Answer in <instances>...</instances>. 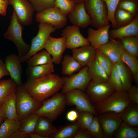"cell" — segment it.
Returning a JSON list of instances; mask_svg holds the SVG:
<instances>
[{
	"label": "cell",
	"mask_w": 138,
	"mask_h": 138,
	"mask_svg": "<svg viewBox=\"0 0 138 138\" xmlns=\"http://www.w3.org/2000/svg\"><path fill=\"white\" fill-rule=\"evenodd\" d=\"M63 84V77L52 73L38 78L27 79L24 86L26 90L34 99L42 102L58 93Z\"/></svg>",
	"instance_id": "6da1fadb"
},
{
	"label": "cell",
	"mask_w": 138,
	"mask_h": 138,
	"mask_svg": "<svg viewBox=\"0 0 138 138\" xmlns=\"http://www.w3.org/2000/svg\"><path fill=\"white\" fill-rule=\"evenodd\" d=\"M66 105L65 94L58 92L43 102L40 107L33 113L45 117L53 122L63 113Z\"/></svg>",
	"instance_id": "7a4b0ae2"
},
{
	"label": "cell",
	"mask_w": 138,
	"mask_h": 138,
	"mask_svg": "<svg viewBox=\"0 0 138 138\" xmlns=\"http://www.w3.org/2000/svg\"><path fill=\"white\" fill-rule=\"evenodd\" d=\"M131 102L126 90L115 91L102 102L95 106L97 115L107 112L119 113Z\"/></svg>",
	"instance_id": "3957f363"
},
{
	"label": "cell",
	"mask_w": 138,
	"mask_h": 138,
	"mask_svg": "<svg viewBox=\"0 0 138 138\" xmlns=\"http://www.w3.org/2000/svg\"><path fill=\"white\" fill-rule=\"evenodd\" d=\"M23 27L19 22L13 11L10 23L6 31L3 34L4 38L12 42L17 49L18 55L22 57L30 50L31 45L26 43L22 37Z\"/></svg>",
	"instance_id": "277c9868"
},
{
	"label": "cell",
	"mask_w": 138,
	"mask_h": 138,
	"mask_svg": "<svg viewBox=\"0 0 138 138\" xmlns=\"http://www.w3.org/2000/svg\"><path fill=\"white\" fill-rule=\"evenodd\" d=\"M15 94L17 110L20 120L33 113L42 105V102L36 100L27 91L24 84L17 86Z\"/></svg>",
	"instance_id": "5b68a950"
},
{
	"label": "cell",
	"mask_w": 138,
	"mask_h": 138,
	"mask_svg": "<svg viewBox=\"0 0 138 138\" xmlns=\"http://www.w3.org/2000/svg\"><path fill=\"white\" fill-rule=\"evenodd\" d=\"M38 27L37 34L31 40L30 50L26 55L20 58L21 63L26 62L29 58L44 48L49 36L56 30L52 25L45 22H39Z\"/></svg>",
	"instance_id": "8992f818"
},
{
	"label": "cell",
	"mask_w": 138,
	"mask_h": 138,
	"mask_svg": "<svg viewBox=\"0 0 138 138\" xmlns=\"http://www.w3.org/2000/svg\"><path fill=\"white\" fill-rule=\"evenodd\" d=\"M84 3L92 26L98 29L109 24L107 19V8L103 0H85Z\"/></svg>",
	"instance_id": "52a82bcc"
},
{
	"label": "cell",
	"mask_w": 138,
	"mask_h": 138,
	"mask_svg": "<svg viewBox=\"0 0 138 138\" xmlns=\"http://www.w3.org/2000/svg\"><path fill=\"white\" fill-rule=\"evenodd\" d=\"M63 78V84L61 93L64 94L74 89L85 90L91 79L87 65L83 67L77 73Z\"/></svg>",
	"instance_id": "ba28073f"
},
{
	"label": "cell",
	"mask_w": 138,
	"mask_h": 138,
	"mask_svg": "<svg viewBox=\"0 0 138 138\" xmlns=\"http://www.w3.org/2000/svg\"><path fill=\"white\" fill-rule=\"evenodd\" d=\"M65 94L67 105H75L78 112H87L97 115L95 106L93 104L87 95L83 91L75 89Z\"/></svg>",
	"instance_id": "9c48e42d"
},
{
	"label": "cell",
	"mask_w": 138,
	"mask_h": 138,
	"mask_svg": "<svg viewBox=\"0 0 138 138\" xmlns=\"http://www.w3.org/2000/svg\"><path fill=\"white\" fill-rule=\"evenodd\" d=\"M85 90L86 94L95 106L102 102L115 91L108 82H98L92 80Z\"/></svg>",
	"instance_id": "30bf717a"
},
{
	"label": "cell",
	"mask_w": 138,
	"mask_h": 138,
	"mask_svg": "<svg viewBox=\"0 0 138 138\" xmlns=\"http://www.w3.org/2000/svg\"><path fill=\"white\" fill-rule=\"evenodd\" d=\"M66 16L54 7L37 13L36 18L37 22L50 24L57 29L62 28L66 25Z\"/></svg>",
	"instance_id": "8fae6325"
},
{
	"label": "cell",
	"mask_w": 138,
	"mask_h": 138,
	"mask_svg": "<svg viewBox=\"0 0 138 138\" xmlns=\"http://www.w3.org/2000/svg\"><path fill=\"white\" fill-rule=\"evenodd\" d=\"M8 3L13 6L18 20L23 26L31 24L34 11L28 0H8Z\"/></svg>",
	"instance_id": "7c38bea8"
},
{
	"label": "cell",
	"mask_w": 138,
	"mask_h": 138,
	"mask_svg": "<svg viewBox=\"0 0 138 138\" xmlns=\"http://www.w3.org/2000/svg\"><path fill=\"white\" fill-rule=\"evenodd\" d=\"M97 116L104 138H111L123 122L119 113L106 112Z\"/></svg>",
	"instance_id": "4fadbf2b"
},
{
	"label": "cell",
	"mask_w": 138,
	"mask_h": 138,
	"mask_svg": "<svg viewBox=\"0 0 138 138\" xmlns=\"http://www.w3.org/2000/svg\"><path fill=\"white\" fill-rule=\"evenodd\" d=\"M67 49H72L90 44L87 38L81 34L80 28L74 25L67 26L62 31Z\"/></svg>",
	"instance_id": "5bb4252c"
},
{
	"label": "cell",
	"mask_w": 138,
	"mask_h": 138,
	"mask_svg": "<svg viewBox=\"0 0 138 138\" xmlns=\"http://www.w3.org/2000/svg\"><path fill=\"white\" fill-rule=\"evenodd\" d=\"M44 48L52 56L53 62L59 64L63 58L62 55L66 48L65 38L62 37L56 38L50 35Z\"/></svg>",
	"instance_id": "9a60e30c"
},
{
	"label": "cell",
	"mask_w": 138,
	"mask_h": 138,
	"mask_svg": "<svg viewBox=\"0 0 138 138\" xmlns=\"http://www.w3.org/2000/svg\"><path fill=\"white\" fill-rule=\"evenodd\" d=\"M67 16L70 22L80 28H86L91 24V18L86 11L84 2L76 4Z\"/></svg>",
	"instance_id": "2e32d148"
},
{
	"label": "cell",
	"mask_w": 138,
	"mask_h": 138,
	"mask_svg": "<svg viewBox=\"0 0 138 138\" xmlns=\"http://www.w3.org/2000/svg\"><path fill=\"white\" fill-rule=\"evenodd\" d=\"M20 57L16 54L12 53L6 57L4 63L12 79L17 86L22 84V68Z\"/></svg>",
	"instance_id": "e0dca14e"
},
{
	"label": "cell",
	"mask_w": 138,
	"mask_h": 138,
	"mask_svg": "<svg viewBox=\"0 0 138 138\" xmlns=\"http://www.w3.org/2000/svg\"><path fill=\"white\" fill-rule=\"evenodd\" d=\"M111 25L109 24L96 30L91 27L88 28L87 38L90 44L96 49L108 41L109 31Z\"/></svg>",
	"instance_id": "ac0fdd59"
},
{
	"label": "cell",
	"mask_w": 138,
	"mask_h": 138,
	"mask_svg": "<svg viewBox=\"0 0 138 138\" xmlns=\"http://www.w3.org/2000/svg\"><path fill=\"white\" fill-rule=\"evenodd\" d=\"M109 39L106 43L97 49L107 56L115 63L120 60L124 49L120 40Z\"/></svg>",
	"instance_id": "d6986e66"
},
{
	"label": "cell",
	"mask_w": 138,
	"mask_h": 138,
	"mask_svg": "<svg viewBox=\"0 0 138 138\" xmlns=\"http://www.w3.org/2000/svg\"><path fill=\"white\" fill-rule=\"evenodd\" d=\"M71 50L72 56L82 67L87 65L95 57L96 49L90 44Z\"/></svg>",
	"instance_id": "ffe728a7"
},
{
	"label": "cell",
	"mask_w": 138,
	"mask_h": 138,
	"mask_svg": "<svg viewBox=\"0 0 138 138\" xmlns=\"http://www.w3.org/2000/svg\"><path fill=\"white\" fill-rule=\"evenodd\" d=\"M15 92L9 96L0 107L2 123L6 119L20 121L17 110Z\"/></svg>",
	"instance_id": "44dd1931"
},
{
	"label": "cell",
	"mask_w": 138,
	"mask_h": 138,
	"mask_svg": "<svg viewBox=\"0 0 138 138\" xmlns=\"http://www.w3.org/2000/svg\"><path fill=\"white\" fill-rule=\"evenodd\" d=\"M109 38L120 39L124 37L138 36V15L130 24L119 28L109 31Z\"/></svg>",
	"instance_id": "7402d4cb"
},
{
	"label": "cell",
	"mask_w": 138,
	"mask_h": 138,
	"mask_svg": "<svg viewBox=\"0 0 138 138\" xmlns=\"http://www.w3.org/2000/svg\"><path fill=\"white\" fill-rule=\"evenodd\" d=\"M54 71L53 63L41 65L28 66L25 73L27 79L32 80L39 78Z\"/></svg>",
	"instance_id": "603a6c76"
},
{
	"label": "cell",
	"mask_w": 138,
	"mask_h": 138,
	"mask_svg": "<svg viewBox=\"0 0 138 138\" xmlns=\"http://www.w3.org/2000/svg\"><path fill=\"white\" fill-rule=\"evenodd\" d=\"M123 121L132 127H138V104L131 102L119 113Z\"/></svg>",
	"instance_id": "cb8c5ba5"
},
{
	"label": "cell",
	"mask_w": 138,
	"mask_h": 138,
	"mask_svg": "<svg viewBox=\"0 0 138 138\" xmlns=\"http://www.w3.org/2000/svg\"><path fill=\"white\" fill-rule=\"evenodd\" d=\"M47 118L39 116L34 133L44 138H50L57 129Z\"/></svg>",
	"instance_id": "d4e9b609"
},
{
	"label": "cell",
	"mask_w": 138,
	"mask_h": 138,
	"mask_svg": "<svg viewBox=\"0 0 138 138\" xmlns=\"http://www.w3.org/2000/svg\"><path fill=\"white\" fill-rule=\"evenodd\" d=\"M87 65L91 80L98 82H108L109 77L99 64L96 57Z\"/></svg>",
	"instance_id": "484cf974"
},
{
	"label": "cell",
	"mask_w": 138,
	"mask_h": 138,
	"mask_svg": "<svg viewBox=\"0 0 138 138\" xmlns=\"http://www.w3.org/2000/svg\"><path fill=\"white\" fill-rule=\"evenodd\" d=\"M20 121L6 119L0 125V138H10L15 132L19 131Z\"/></svg>",
	"instance_id": "4316f807"
},
{
	"label": "cell",
	"mask_w": 138,
	"mask_h": 138,
	"mask_svg": "<svg viewBox=\"0 0 138 138\" xmlns=\"http://www.w3.org/2000/svg\"><path fill=\"white\" fill-rule=\"evenodd\" d=\"M80 127L77 121L73 122L57 129L50 138H74Z\"/></svg>",
	"instance_id": "83f0119b"
},
{
	"label": "cell",
	"mask_w": 138,
	"mask_h": 138,
	"mask_svg": "<svg viewBox=\"0 0 138 138\" xmlns=\"http://www.w3.org/2000/svg\"><path fill=\"white\" fill-rule=\"evenodd\" d=\"M120 60L124 63L130 70L135 83L138 84V60L137 57L129 53L124 49Z\"/></svg>",
	"instance_id": "f1b7e54d"
},
{
	"label": "cell",
	"mask_w": 138,
	"mask_h": 138,
	"mask_svg": "<svg viewBox=\"0 0 138 138\" xmlns=\"http://www.w3.org/2000/svg\"><path fill=\"white\" fill-rule=\"evenodd\" d=\"M62 73L63 75H71L82 68L81 65L70 55H65L61 62Z\"/></svg>",
	"instance_id": "f546056e"
},
{
	"label": "cell",
	"mask_w": 138,
	"mask_h": 138,
	"mask_svg": "<svg viewBox=\"0 0 138 138\" xmlns=\"http://www.w3.org/2000/svg\"><path fill=\"white\" fill-rule=\"evenodd\" d=\"M114 138H138V127L131 126L123 121L114 133Z\"/></svg>",
	"instance_id": "4dcf8cb0"
},
{
	"label": "cell",
	"mask_w": 138,
	"mask_h": 138,
	"mask_svg": "<svg viewBox=\"0 0 138 138\" xmlns=\"http://www.w3.org/2000/svg\"><path fill=\"white\" fill-rule=\"evenodd\" d=\"M17 87L11 79L0 80V107L9 96L16 92Z\"/></svg>",
	"instance_id": "1f68e13d"
},
{
	"label": "cell",
	"mask_w": 138,
	"mask_h": 138,
	"mask_svg": "<svg viewBox=\"0 0 138 138\" xmlns=\"http://www.w3.org/2000/svg\"><path fill=\"white\" fill-rule=\"evenodd\" d=\"M26 62L28 66L41 65L53 63L52 57L45 50L37 53L29 58Z\"/></svg>",
	"instance_id": "d6a6232c"
},
{
	"label": "cell",
	"mask_w": 138,
	"mask_h": 138,
	"mask_svg": "<svg viewBox=\"0 0 138 138\" xmlns=\"http://www.w3.org/2000/svg\"><path fill=\"white\" fill-rule=\"evenodd\" d=\"M115 64L124 89L127 90L132 85V77L129 70L126 65L120 60L115 63Z\"/></svg>",
	"instance_id": "836d02e7"
},
{
	"label": "cell",
	"mask_w": 138,
	"mask_h": 138,
	"mask_svg": "<svg viewBox=\"0 0 138 138\" xmlns=\"http://www.w3.org/2000/svg\"><path fill=\"white\" fill-rule=\"evenodd\" d=\"M39 117L32 113L21 119L19 131L28 134L34 133Z\"/></svg>",
	"instance_id": "e575fe53"
},
{
	"label": "cell",
	"mask_w": 138,
	"mask_h": 138,
	"mask_svg": "<svg viewBox=\"0 0 138 138\" xmlns=\"http://www.w3.org/2000/svg\"><path fill=\"white\" fill-rule=\"evenodd\" d=\"M123 49L129 53L138 56V36H131L120 39Z\"/></svg>",
	"instance_id": "d590c367"
},
{
	"label": "cell",
	"mask_w": 138,
	"mask_h": 138,
	"mask_svg": "<svg viewBox=\"0 0 138 138\" xmlns=\"http://www.w3.org/2000/svg\"><path fill=\"white\" fill-rule=\"evenodd\" d=\"M135 18V17L129 12L117 7L114 14L117 28L130 24L134 20Z\"/></svg>",
	"instance_id": "8d00e7d4"
},
{
	"label": "cell",
	"mask_w": 138,
	"mask_h": 138,
	"mask_svg": "<svg viewBox=\"0 0 138 138\" xmlns=\"http://www.w3.org/2000/svg\"><path fill=\"white\" fill-rule=\"evenodd\" d=\"M95 57L109 77L115 63L107 56L97 49Z\"/></svg>",
	"instance_id": "74e56055"
},
{
	"label": "cell",
	"mask_w": 138,
	"mask_h": 138,
	"mask_svg": "<svg viewBox=\"0 0 138 138\" xmlns=\"http://www.w3.org/2000/svg\"><path fill=\"white\" fill-rule=\"evenodd\" d=\"M107 10V20L110 22L114 29L117 28L114 18L115 11L120 0H103Z\"/></svg>",
	"instance_id": "f35d334b"
},
{
	"label": "cell",
	"mask_w": 138,
	"mask_h": 138,
	"mask_svg": "<svg viewBox=\"0 0 138 138\" xmlns=\"http://www.w3.org/2000/svg\"><path fill=\"white\" fill-rule=\"evenodd\" d=\"M87 130L92 138H104L103 130L97 115H94L92 122Z\"/></svg>",
	"instance_id": "ab89813d"
},
{
	"label": "cell",
	"mask_w": 138,
	"mask_h": 138,
	"mask_svg": "<svg viewBox=\"0 0 138 138\" xmlns=\"http://www.w3.org/2000/svg\"><path fill=\"white\" fill-rule=\"evenodd\" d=\"M108 82L115 91H120L124 90L115 64L109 76Z\"/></svg>",
	"instance_id": "60d3db41"
},
{
	"label": "cell",
	"mask_w": 138,
	"mask_h": 138,
	"mask_svg": "<svg viewBox=\"0 0 138 138\" xmlns=\"http://www.w3.org/2000/svg\"><path fill=\"white\" fill-rule=\"evenodd\" d=\"M118 7L129 12L135 17L138 15V0H120Z\"/></svg>",
	"instance_id": "b9f144b4"
},
{
	"label": "cell",
	"mask_w": 138,
	"mask_h": 138,
	"mask_svg": "<svg viewBox=\"0 0 138 138\" xmlns=\"http://www.w3.org/2000/svg\"><path fill=\"white\" fill-rule=\"evenodd\" d=\"M37 13L54 7L55 0H28Z\"/></svg>",
	"instance_id": "7bdbcfd3"
},
{
	"label": "cell",
	"mask_w": 138,
	"mask_h": 138,
	"mask_svg": "<svg viewBox=\"0 0 138 138\" xmlns=\"http://www.w3.org/2000/svg\"><path fill=\"white\" fill-rule=\"evenodd\" d=\"M75 5L71 0H55L54 7L67 16L73 10Z\"/></svg>",
	"instance_id": "ee69618b"
},
{
	"label": "cell",
	"mask_w": 138,
	"mask_h": 138,
	"mask_svg": "<svg viewBox=\"0 0 138 138\" xmlns=\"http://www.w3.org/2000/svg\"><path fill=\"white\" fill-rule=\"evenodd\" d=\"M94 115L89 112H79L77 120L80 127L87 130L92 122Z\"/></svg>",
	"instance_id": "f6af8a7d"
},
{
	"label": "cell",
	"mask_w": 138,
	"mask_h": 138,
	"mask_svg": "<svg viewBox=\"0 0 138 138\" xmlns=\"http://www.w3.org/2000/svg\"><path fill=\"white\" fill-rule=\"evenodd\" d=\"M126 90L131 102L138 104V87L137 86L132 85Z\"/></svg>",
	"instance_id": "bcb514c9"
},
{
	"label": "cell",
	"mask_w": 138,
	"mask_h": 138,
	"mask_svg": "<svg viewBox=\"0 0 138 138\" xmlns=\"http://www.w3.org/2000/svg\"><path fill=\"white\" fill-rule=\"evenodd\" d=\"M74 138H93L87 130L80 127Z\"/></svg>",
	"instance_id": "7dc6e473"
},
{
	"label": "cell",
	"mask_w": 138,
	"mask_h": 138,
	"mask_svg": "<svg viewBox=\"0 0 138 138\" xmlns=\"http://www.w3.org/2000/svg\"><path fill=\"white\" fill-rule=\"evenodd\" d=\"M8 5V0H0V14L1 15L6 16Z\"/></svg>",
	"instance_id": "c3c4849f"
},
{
	"label": "cell",
	"mask_w": 138,
	"mask_h": 138,
	"mask_svg": "<svg viewBox=\"0 0 138 138\" xmlns=\"http://www.w3.org/2000/svg\"><path fill=\"white\" fill-rule=\"evenodd\" d=\"M78 116V113L75 110L69 111L66 115V118L69 121L72 122L77 120Z\"/></svg>",
	"instance_id": "681fc988"
},
{
	"label": "cell",
	"mask_w": 138,
	"mask_h": 138,
	"mask_svg": "<svg viewBox=\"0 0 138 138\" xmlns=\"http://www.w3.org/2000/svg\"><path fill=\"white\" fill-rule=\"evenodd\" d=\"M6 75L10 76L9 73L6 68L4 62L0 59V80L2 77Z\"/></svg>",
	"instance_id": "f907efd6"
},
{
	"label": "cell",
	"mask_w": 138,
	"mask_h": 138,
	"mask_svg": "<svg viewBox=\"0 0 138 138\" xmlns=\"http://www.w3.org/2000/svg\"><path fill=\"white\" fill-rule=\"evenodd\" d=\"M29 134L18 131L14 133L10 138H29Z\"/></svg>",
	"instance_id": "816d5d0a"
},
{
	"label": "cell",
	"mask_w": 138,
	"mask_h": 138,
	"mask_svg": "<svg viewBox=\"0 0 138 138\" xmlns=\"http://www.w3.org/2000/svg\"><path fill=\"white\" fill-rule=\"evenodd\" d=\"M30 138H44L40 135L34 133H29Z\"/></svg>",
	"instance_id": "f5cc1de1"
},
{
	"label": "cell",
	"mask_w": 138,
	"mask_h": 138,
	"mask_svg": "<svg viewBox=\"0 0 138 138\" xmlns=\"http://www.w3.org/2000/svg\"><path fill=\"white\" fill-rule=\"evenodd\" d=\"M75 4H76L79 3L84 2L85 0H71Z\"/></svg>",
	"instance_id": "db71d44e"
},
{
	"label": "cell",
	"mask_w": 138,
	"mask_h": 138,
	"mask_svg": "<svg viewBox=\"0 0 138 138\" xmlns=\"http://www.w3.org/2000/svg\"><path fill=\"white\" fill-rule=\"evenodd\" d=\"M1 123H2L1 120V118H0V125Z\"/></svg>",
	"instance_id": "11a10c76"
}]
</instances>
